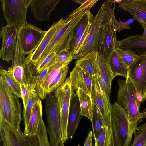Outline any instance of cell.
Returning a JSON list of instances; mask_svg holds the SVG:
<instances>
[{
  "label": "cell",
  "mask_w": 146,
  "mask_h": 146,
  "mask_svg": "<svg viewBox=\"0 0 146 146\" xmlns=\"http://www.w3.org/2000/svg\"><path fill=\"white\" fill-rule=\"evenodd\" d=\"M17 28L7 25L2 26L0 37L2 38L0 58L9 62L13 58L17 41Z\"/></svg>",
  "instance_id": "9a60e30c"
},
{
  "label": "cell",
  "mask_w": 146,
  "mask_h": 146,
  "mask_svg": "<svg viewBox=\"0 0 146 146\" xmlns=\"http://www.w3.org/2000/svg\"><path fill=\"white\" fill-rule=\"evenodd\" d=\"M109 62L113 80L117 76L125 77L126 80L127 79V69L115 50L111 54Z\"/></svg>",
  "instance_id": "4316f807"
},
{
  "label": "cell",
  "mask_w": 146,
  "mask_h": 146,
  "mask_svg": "<svg viewBox=\"0 0 146 146\" xmlns=\"http://www.w3.org/2000/svg\"><path fill=\"white\" fill-rule=\"evenodd\" d=\"M144 29L143 33L140 36L143 37H146V21L143 22V28Z\"/></svg>",
  "instance_id": "f6af8a7d"
},
{
  "label": "cell",
  "mask_w": 146,
  "mask_h": 146,
  "mask_svg": "<svg viewBox=\"0 0 146 146\" xmlns=\"http://www.w3.org/2000/svg\"><path fill=\"white\" fill-rule=\"evenodd\" d=\"M93 76L79 66L75 65L70 72L69 77L74 90L80 88L91 97Z\"/></svg>",
  "instance_id": "ac0fdd59"
},
{
  "label": "cell",
  "mask_w": 146,
  "mask_h": 146,
  "mask_svg": "<svg viewBox=\"0 0 146 146\" xmlns=\"http://www.w3.org/2000/svg\"><path fill=\"white\" fill-rule=\"evenodd\" d=\"M94 17L90 10L87 11L77 26L71 47L73 46L78 38L83 33L88 25L91 23Z\"/></svg>",
  "instance_id": "f1b7e54d"
},
{
  "label": "cell",
  "mask_w": 146,
  "mask_h": 146,
  "mask_svg": "<svg viewBox=\"0 0 146 146\" xmlns=\"http://www.w3.org/2000/svg\"><path fill=\"white\" fill-rule=\"evenodd\" d=\"M42 102L40 100L36 102L34 105L29 122L25 128L24 132L25 134L36 136L40 122L42 119Z\"/></svg>",
  "instance_id": "603a6c76"
},
{
  "label": "cell",
  "mask_w": 146,
  "mask_h": 146,
  "mask_svg": "<svg viewBox=\"0 0 146 146\" xmlns=\"http://www.w3.org/2000/svg\"><path fill=\"white\" fill-rule=\"evenodd\" d=\"M65 65L56 64L52 66L40 84L35 87L36 92L41 99H45L47 95L48 88L61 68Z\"/></svg>",
  "instance_id": "cb8c5ba5"
},
{
  "label": "cell",
  "mask_w": 146,
  "mask_h": 146,
  "mask_svg": "<svg viewBox=\"0 0 146 146\" xmlns=\"http://www.w3.org/2000/svg\"><path fill=\"white\" fill-rule=\"evenodd\" d=\"M133 17V18L135 19V20L138 22L141 25L142 27L143 28V22L140 18L139 17L135 16L133 15H132Z\"/></svg>",
  "instance_id": "ee69618b"
},
{
  "label": "cell",
  "mask_w": 146,
  "mask_h": 146,
  "mask_svg": "<svg viewBox=\"0 0 146 146\" xmlns=\"http://www.w3.org/2000/svg\"><path fill=\"white\" fill-rule=\"evenodd\" d=\"M115 50L127 69L139 56L128 51L116 48Z\"/></svg>",
  "instance_id": "836d02e7"
},
{
  "label": "cell",
  "mask_w": 146,
  "mask_h": 146,
  "mask_svg": "<svg viewBox=\"0 0 146 146\" xmlns=\"http://www.w3.org/2000/svg\"><path fill=\"white\" fill-rule=\"evenodd\" d=\"M82 117L79 99L74 91L71 96L69 111L67 128L68 139L72 138Z\"/></svg>",
  "instance_id": "44dd1931"
},
{
  "label": "cell",
  "mask_w": 146,
  "mask_h": 146,
  "mask_svg": "<svg viewBox=\"0 0 146 146\" xmlns=\"http://www.w3.org/2000/svg\"><path fill=\"white\" fill-rule=\"evenodd\" d=\"M91 122L93 131L92 137L95 141L105 128L100 112H93Z\"/></svg>",
  "instance_id": "1f68e13d"
},
{
  "label": "cell",
  "mask_w": 146,
  "mask_h": 146,
  "mask_svg": "<svg viewBox=\"0 0 146 146\" xmlns=\"http://www.w3.org/2000/svg\"><path fill=\"white\" fill-rule=\"evenodd\" d=\"M117 31L112 25L106 12L94 50L98 53V55L108 60L115 50L117 41Z\"/></svg>",
  "instance_id": "ba28073f"
},
{
  "label": "cell",
  "mask_w": 146,
  "mask_h": 146,
  "mask_svg": "<svg viewBox=\"0 0 146 146\" xmlns=\"http://www.w3.org/2000/svg\"><path fill=\"white\" fill-rule=\"evenodd\" d=\"M91 23L88 25L83 33L78 38L73 46L71 47L70 52L74 56L78 54L82 48L87 37Z\"/></svg>",
  "instance_id": "d590c367"
},
{
  "label": "cell",
  "mask_w": 146,
  "mask_h": 146,
  "mask_svg": "<svg viewBox=\"0 0 146 146\" xmlns=\"http://www.w3.org/2000/svg\"><path fill=\"white\" fill-rule=\"evenodd\" d=\"M3 146H5V145L4 144H3Z\"/></svg>",
  "instance_id": "7dc6e473"
},
{
  "label": "cell",
  "mask_w": 146,
  "mask_h": 146,
  "mask_svg": "<svg viewBox=\"0 0 146 146\" xmlns=\"http://www.w3.org/2000/svg\"><path fill=\"white\" fill-rule=\"evenodd\" d=\"M46 128L42 119L41 120L36 136L39 142V146H51L49 141Z\"/></svg>",
  "instance_id": "8d00e7d4"
},
{
  "label": "cell",
  "mask_w": 146,
  "mask_h": 146,
  "mask_svg": "<svg viewBox=\"0 0 146 146\" xmlns=\"http://www.w3.org/2000/svg\"><path fill=\"white\" fill-rule=\"evenodd\" d=\"M129 78L141 102L146 100V52L139 56L127 69Z\"/></svg>",
  "instance_id": "7c38bea8"
},
{
  "label": "cell",
  "mask_w": 146,
  "mask_h": 146,
  "mask_svg": "<svg viewBox=\"0 0 146 146\" xmlns=\"http://www.w3.org/2000/svg\"><path fill=\"white\" fill-rule=\"evenodd\" d=\"M56 54H50L40 58L34 65L37 73L43 70L47 67H50L55 64V58Z\"/></svg>",
  "instance_id": "e575fe53"
},
{
  "label": "cell",
  "mask_w": 146,
  "mask_h": 146,
  "mask_svg": "<svg viewBox=\"0 0 146 146\" xmlns=\"http://www.w3.org/2000/svg\"><path fill=\"white\" fill-rule=\"evenodd\" d=\"M69 65L64 66L56 75L49 86L47 94L55 91L65 81L69 71Z\"/></svg>",
  "instance_id": "4dcf8cb0"
},
{
  "label": "cell",
  "mask_w": 146,
  "mask_h": 146,
  "mask_svg": "<svg viewBox=\"0 0 146 146\" xmlns=\"http://www.w3.org/2000/svg\"></svg>",
  "instance_id": "681fc988"
},
{
  "label": "cell",
  "mask_w": 146,
  "mask_h": 146,
  "mask_svg": "<svg viewBox=\"0 0 146 146\" xmlns=\"http://www.w3.org/2000/svg\"><path fill=\"white\" fill-rule=\"evenodd\" d=\"M117 102L127 111L129 119L131 135L136 131L138 123L140 117V108L141 102L139 100L134 86L130 79H119Z\"/></svg>",
  "instance_id": "7a4b0ae2"
},
{
  "label": "cell",
  "mask_w": 146,
  "mask_h": 146,
  "mask_svg": "<svg viewBox=\"0 0 146 146\" xmlns=\"http://www.w3.org/2000/svg\"><path fill=\"white\" fill-rule=\"evenodd\" d=\"M86 0H72L75 3H80L81 4H82L85 2Z\"/></svg>",
  "instance_id": "bcb514c9"
},
{
  "label": "cell",
  "mask_w": 146,
  "mask_h": 146,
  "mask_svg": "<svg viewBox=\"0 0 146 146\" xmlns=\"http://www.w3.org/2000/svg\"><path fill=\"white\" fill-rule=\"evenodd\" d=\"M134 137L130 146H146V122L137 127Z\"/></svg>",
  "instance_id": "d6a6232c"
},
{
  "label": "cell",
  "mask_w": 146,
  "mask_h": 146,
  "mask_svg": "<svg viewBox=\"0 0 146 146\" xmlns=\"http://www.w3.org/2000/svg\"><path fill=\"white\" fill-rule=\"evenodd\" d=\"M119 7L132 15L139 17L143 22L146 21V0H122Z\"/></svg>",
  "instance_id": "7402d4cb"
},
{
  "label": "cell",
  "mask_w": 146,
  "mask_h": 146,
  "mask_svg": "<svg viewBox=\"0 0 146 146\" xmlns=\"http://www.w3.org/2000/svg\"><path fill=\"white\" fill-rule=\"evenodd\" d=\"M74 59V56L69 50L63 51L56 54L55 58V64L69 65Z\"/></svg>",
  "instance_id": "74e56055"
},
{
  "label": "cell",
  "mask_w": 146,
  "mask_h": 146,
  "mask_svg": "<svg viewBox=\"0 0 146 146\" xmlns=\"http://www.w3.org/2000/svg\"><path fill=\"white\" fill-rule=\"evenodd\" d=\"M0 135L1 141L5 146H39L36 136L27 135L6 122L0 124Z\"/></svg>",
  "instance_id": "8fae6325"
},
{
  "label": "cell",
  "mask_w": 146,
  "mask_h": 146,
  "mask_svg": "<svg viewBox=\"0 0 146 146\" xmlns=\"http://www.w3.org/2000/svg\"><path fill=\"white\" fill-rule=\"evenodd\" d=\"M98 53L94 50L75 62L76 65L81 67L93 76L97 73Z\"/></svg>",
  "instance_id": "d4e9b609"
},
{
  "label": "cell",
  "mask_w": 146,
  "mask_h": 146,
  "mask_svg": "<svg viewBox=\"0 0 146 146\" xmlns=\"http://www.w3.org/2000/svg\"><path fill=\"white\" fill-rule=\"evenodd\" d=\"M111 121L117 146H130L132 137L129 133L128 114L117 102L112 104Z\"/></svg>",
  "instance_id": "5b68a950"
},
{
  "label": "cell",
  "mask_w": 146,
  "mask_h": 146,
  "mask_svg": "<svg viewBox=\"0 0 146 146\" xmlns=\"http://www.w3.org/2000/svg\"><path fill=\"white\" fill-rule=\"evenodd\" d=\"M91 97L101 113L106 135L108 136L112 135L113 132L111 110L109 107L106 97L101 89L97 75L93 77Z\"/></svg>",
  "instance_id": "4fadbf2b"
},
{
  "label": "cell",
  "mask_w": 146,
  "mask_h": 146,
  "mask_svg": "<svg viewBox=\"0 0 146 146\" xmlns=\"http://www.w3.org/2000/svg\"><path fill=\"white\" fill-rule=\"evenodd\" d=\"M40 100V98L36 90L33 92L30 95L27 104L23 108V115L25 127H27L29 122L31 113L35 103Z\"/></svg>",
  "instance_id": "f546056e"
},
{
  "label": "cell",
  "mask_w": 146,
  "mask_h": 146,
  "mask_svg": "<svg viewBox=\"0 0 146 146\" xmlns=\"http://www.w3.org/2000/svg\"><path fill=\"white\" fill-rule=\"evenodd\" d=\"M106 13L104 2L94 16L84 46L79 54L74 56V59L77 60L94 50Z\"/></svg>",
  "instance_id": "5bb4252c"
},
{
  "label": "cell",
  "mask_w": 146,
  "mask_h": 146,
  "mask_svg": "<svg viewBox=\"0 0 146 146\" xmlns=\"http://www.w3.org/2000/svg\"><path fill=\"white\" fill-rule=\"evenodd\" d=\"M105 133V129L104 128L98 138L95 141V146H104Z\"/></svg>",
  "instance_id": "60d3db41"
},
{
  "label": "cell",
  "mask_w": 146,
  "mask_h": 146,
  "mask_svg": "<svg viewBox=\"0 0 146 146\" xmlns=\"http://www.w3.org/2000/svg\"><path fill=\"white\" fill-rule=\"evenodd\" d=\"M46 32L31 24L17 28V38L25 55L31 54L37 48Z\"/></svg>",
  "instance_id": "30bf717a"
},
{
  "label": "cell",
  "mask_w": 146,
  "mask_h": 146,
  "mask_svg": "<svg viewBox=\"0 0 146 146\" xmlns=\"http://www.w3.org/2000/svg\"><path fill=\"white\" fill-rule=\"evenodd\" d=\"M20 89L23 102L24 108L27 104L30 94L34 91L35 90L36 86L35 85L20 84Z\"/></svg>",
  "instance_id": "f35d334b"
},
{
  "label": "cell",
  "mask_w": 146,
  "mask_h": 146,
  "mask_svg": "<svg viewBox=\"0 0 146 146\" xmlns=\"http://www.w3.org/2000/svg\"><path fill=\"white\" fill-rule=\"evenodd\" d=\"M82 116L87 117L91 121L93 114V103L91 97L80 88L76 90Z\"/></svg>",
  "instance_id": "484cf974"
},
{
  "label": "cell",
  "mask_w": 146,
  "mask_h": 146,
  "mask_svg": "<svg viewBox=\"0 0 146 146\" xmlns=\"http://www.w3.org/2000/svg\"><path fill=\"white\" fill-rule=\"evenodd\" d=\"M32 0H1L2 9L7 25L17 28L27 24V14Z\"/></svg>",
  "instance_id": "52a82bcc"
},
{
  "label": "cell",
  "mask_w": 146,
  "mask_h": 146,
  "mask_svg": "<svg viewBox=\"0 0 146 146\" xmlns=\"http://www.w3.org/2000/svg\"><path fill=\"white\" fill-rule=\"evenodd\" d=\"M66 22L63 18L57 22H54L46 33L37 48L26 58L25 62L28 66L34 65L39 60L42 54L47 47L57 32Z\"/></svg>",
  "instance_id": "e0dca14e"
},
{
  "label": "cell",
  "mask_w": 146,
  "mask_h": 146,
  "mask_svg": "<svg viewBox=\"0 0 146 146\" xmlns=\"http://www.w3.org/2000/svg\"><path fill=\"white\" fill-rule=\"evenodd\" d=\"M25 60V55L22 51L17 39L12 63L7 70L20 84L36 86L37 72L36 68L34 65H27Z\"/></svg>",
  "instance_id": "277c9868"
},
{
  "label": "cell",
  "mask_w": 146,
  "mask_h": 146,
  "mask_svg": "<svg viewBox=\"0 0 146 146\" xmlns=\"http://www.w3.org/2000/svg\"><path fill=\"white\" fill-rule=\"evenodd\" d=\"M130 51L139 56L146 52V37L139 35L133 36L131 34L127 38L116 42V48Z\"/></svg>",
  "instance_id": "ffe728a7"
},
{
  "label": "cell",
  "mask_w": 146,
  "mask_h": 146,
  "mask_svg": "<svg viewBox=\"0 0 146 146\" xmlns=\"http://www.w3.org/2000/svg\"><path fill=\"white\" fill-rule=\"evenodd\" d=\"M0 77L8 84L16 95L22 98L20 84L15 79L12 74L1 67Z\"/></svg>",
  "instance_id": "83f0119b"
},
{
  "label": "cell",
  "mask_w": 146,
  "mask_h": 146,
  "mask_svg": "<svg viewBox=\"0 0 146 146\" xmlns=\"http://www.w3.org/2000/svg\"><path fill=\"white\" fill-rule=\"evenodd\" d=\"M91 146H93L92 145Z\"/></svg>",
  "instance_id": "c3c4849f"
},
{
  "label": "cell",
  "mask_w": 146,
  "mask_h": 146,
  "mask_svg": "<svg viewBox=\"0 0 146 146\" xmlns=\"http://www.w3.org/2000/svg\"><path fill=\"white\" fill-rule=\"evenodd\" d=\"M50 67H47L43 70L37 73V83L36 87L38 86L44 78Z\"/></svg>",
  "instance_id": "ab89813d"
},
{
  "label": "cell",
  "mask_w": 146,
  "mask_h": 146,
  "mask_svg": "<svg viewBox=\"0 0 146 146\" xmlns=\"http://www.w3.org/2000/svg\"><path fill=\"white\" fill-rule=\"evenodd\" d=\"M74 91L69 77L53 92L59 104L61 133L64 143L68 139L67 128L69 111L71 96Z\"/></svg>",
  "instance_id": "9c48e42d"
},
{
  "label": "cell",
  "mask_w": 146,
  "mask_h": 146,
  "mask_svg": "<svg viewBox=\"0 0 146 146\" xmlns=\"http://www.w3.org/2000/svg\"><path fill=\"white\" fill-rule=\"evenodd\" d=\"M92 132L91 131L88 133V135L84 142V146H91Z\"/></svg>",
  "instance_id": "b9f144b4"
},
{
  "label": "cell",
  "mask_w": 146,
  "mask_h": 146,
  "mask_svg": "<svg viewBox=\"0 0 146 146\" xmlns=\"http://www.w3.org/2000/svg\"><path fill=\"white\" fill-rule=\"evenodd\" d=\"M97 62L96 75L101 89L106 97L109 107L111 110L110 98L113 80L109 60L98 54Z\"/></svg>",
  "instance_id": "2e32d148"
},
{
  "label": "cell",
  "mask_w": 146,
  "mask_h": 146,
  "mask_svg": "<svg viewBox=\"0 0 146 146\" xmlns=\"http://www.w3.org/2000/svg\"><path fill=\"white\" fill-rule=\"evenodd\" d=\"M19 98L0 78V124L6 122L20 129L21 107Z\"/></svg>",
  "instance_id": "3957f363"
},
{
  "label": "cell",
  "mask_w": 146,
  "mask_h": 146,
  "mask_svg": "<svg viewBox=\"0 0 146 146\" xmlns=\"http://www.w3.org/2000/svg\"><path fill=\"white\" fill-rule=\"evenodd\" d=\"M45 110L47 119L46 130L51 146H64L61 131L60 113L57 100L50 98L45 101Z\"/></svg>",
  "instance_id": "8992f818"
},
{
  "label": "cell",
  "mask_w": 146,
  "mask_h": 146,
  "mask_svg": "<svg viewBox=\"0 0 146 146\" xmlns=\"http://www.w3.org/2000/svg\"><path fill=\"white\" fill-rule=\"evenodd\" d=\"M59 0H32L30 9L36 21H49L51 12L55 9Z\"/></svg>",
  "instance_id": "d6986e66"
},
{
  "label": "cell",
  "mask_w": 146,
  "mask_h": 146,
  "mask_svg": "<svg viewBox=\"0 0 146 146\" xmlns=\"http://www.w3.org/2000/svg\"><path fill=\"white\" fill-rule=\"evenodd\" d=\"M88 9L86 6H80L67 16L65 23L54 35L40 58L51 53L70 50L77 26Z\"/></svg>",
  "instance_id": "6da1fadb"
},
{
  "label": "cell",
  "mask_w": 146,
  "mask_h": 146,
  "mask_svg": "<svg viewBox=\"0 0 146 146\" xmlns=\"http://www.w3.org/2000/svg\"><path fill=\"white\" fill-rule=\"evenodd\" d=\"M146 118V108L140 113V121Z\"/></svg>",
  "instance_id": "7bdbcfd3"
}]
</instances>
